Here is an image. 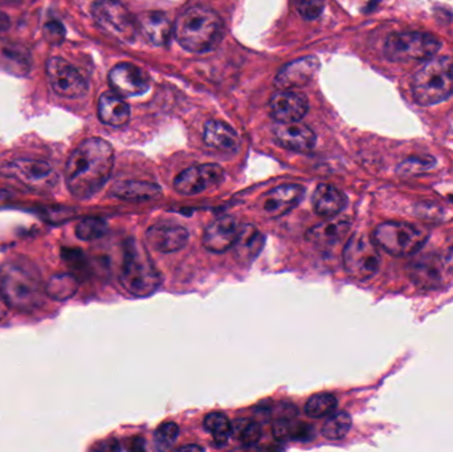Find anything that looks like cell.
<instances>
[{
  "instance_id": "8fae6325",
  "label": "cell",
  "mask_w": 453,
  "mask_h": 452,
  "mask_svg": "<svg viewBox=\"0 0 453 452\" xmlns=\"http://www.w3.org/2000/svg\"><path fill=\"white\" fill-rule=\"evenodd\" d=\"M47 76L53 92L60 97H84L89 90L85 77L64 58L52 57L48 60Z\"/></svg>"
},
{
  "instance_id": "d6986e66",
  "label": "cell",
  "mask_w": 453,
  "mask_h": 452,
  "mask_svg": "<svg viewBox=\"0 0 453 452\" xmlns=\"http://www.w3.org/2000/svg\"><path fill=\"white\" fill-rule=\"evenodd\" d=\"M274 138L281 148L308 153L316 145L317 137L311 127L298 122L280 124L274 127Z\"/></svg>"
},
{
  "instance_id": "2e32d148",
  "label": "cell",
  "mask_w": 453,
  "mask_h": 452,
  "mask_svg": "<svg viewBox=\"0 0 453 452\" xmlns=\"http://www.w3.org/2000/svg\"><path fill=\"white\" fill-rule=\"evenodd\" d=\"M309 103L305 96L290 89L274 93L269 101V111L272 117L280 124L298 122L308 113Z\"/></svg>"
},
{
  "instance_id": "d590c367",
  "label": "cell",
  "mask_w": 453,
  "mask_h": 452,
  "mask_svg": "<svg viewBox=\"0 0 453 452\" xmlns=\"http://www.w3.org/2000/svg\"><path fill=\"white\" fill-rule=\"evenodd\" d=\"M434 166H435V158H433V157H414V158L406 159L399 165L398 174H422V172L433 169Z\"/></svg>"
},
{
  "instance_id": "ffe728a7",
  "label": "cell",
  "mask_w": 453,
  "mask_h": 452,
  "mask_svg": "<svg viewBox=\"0 0 453 452\" xmlns=\"http://www.w3.org/2000/svg\"><path fill=\"white\" fill-rule=\"evenodd\" d=\"M137 27L151 44L166 45L172 37L174 27L170 23L169 18L162 12H145L138 16Z\"/></svg>"
},
{
  "instance_id": "60d3db41",
  "label": "cell",
  "mask_w": 453,
  "mask_h": 452,
  "mask_svg": "<svg viewBox=\"0 0 453 452\" xmlns=\"http://www.w3.org/2000/svg\"><path fill=\"white\" fill-rule=\"evenodd\" d=\"M203 451V448H201V446L196 445H188V446H183V448H180V451Z\"/></svg>"
},
{
  "instance_id": "603a6c76",
  "label": "cell",
  "mask_w": 453,
  "mask_h": 452,
  "mask_svg": "<svg viewBox=\"0 0 453 452\" xmlns=\"http://www.w3.org/2000/svg\"><path fill=\"white\" fill-rule=\"evenodd\" d=\"M111 195L127 202H146L158 199L161 188L156 183L145 180H122L111 188Z\"/></svg>"
},
{
  "instance_id": "5bb4252c",
  "label": "cell",
  "mask_w": 453,
  "mask_h": 452,
  "mask_svg": "<svg viewBox=\"0 0 453 452\" xmlns=\"http://www.w3.org/2000/svg\"><path fill=\"white\" fill-rule=\"evenodd\" d=\"M109 84L113 92L122 97L143 95L150 88L148 74L134 64L121 63L109 73Z\"/></svg>"
},
{
  "instance_id": "836d02e7",
  "label": "cell",
  "mask_w": 453,
  "mask_h": 452,
  "mask_svg": "<svg viewBox=\"0 0 453 452\" xmlns=\"http://www.w3.org/2000/svg\"><path fill=\"white\" fill-rule=\"evenodd\" d=\"M2 56L11 66H18L19 71L28 73L31 66L29 53L20 45L7 44L2 48Z\"/></svg>"
},
{
  "instance_id": "ac0fdd59",
  "label": "cell",
  "mask_w": 453,
  "mask_h": 452,
  "mask_svg": "<svg viewBox=\"0 0 453 452\" xmlns=\"http://www.w3.org/2000/svg\"><path fill=\"white\" fill-rule=\"evenodd\" d=\"M239 233L240 226L234 218H218L204 230L203 246L215 254H223L234 246Z\"/></svg>"
},
{
  "instance_id": "5b68a950",
  "label": "cell",
  "mask_w": 453,
  "mask_h": 452,
  "mask_svg": "<svg viewBox=\"0 0 453 452\" xmlns=\"http://www.w3.org/2000/svg\"><path fill=\"white\" fill-rule=\"evenodd\" d=\"M414 100L419 105H436L453 95V56L430 58L411 82Z\"/></svg>"
},
{
  "instance_id": "3957f363",
  "label": "cell",
  "mask_w": 453,
  "mask_h": 452,
  "mask_svg": "<svg viewBox=\"0 0 453 452\" xmlns=\"http://www.w3.org/2000/svg\"><path fill=\"white\" fill-rule=\"evenodd\" d=\"M173 32L180 47L188 52L206 53L222 42L225 24L215 11L196 5L178 16Z\"/></svg>"
},
{
  "instance_id": "b9f144b4",
  "label": "cell",
  "mask_w": 453,
  "mask_h": 452,
  "mask_svg": "<svg viewBox=\"0 0 453 452\" xmlns=\"http://www.w3.org/2000/svg\"><path fill=\"white\" fill-rule=\"evenodd\" d=\"M4 304H7V303H5V300L3 299L2 294H0V320H2L3 316H4L5 313Z\"/></svg>"
},
{
  "instance_id": "ab89813d",
  "label": "cell",
  "mask_w": 453,
  "mask_h": 452,
  "mask_svg": "<svg viewBox=\"0 0 453 452\" xmlns=\"http://www.w3.org/2000/svg\"><path fill=\"white\" fill-rule=\"evenodd\" d=\"M10 28V19L5 13L0 12V34Z\"/></svg>"
},
{
  "instance_id": "4fadbf2b",
  "label": "cell",
  "mask_w": 453,
  "mask_h": 452,
  "mask_svg": "<svg viewBox=\"0 0 453 452\" xmlns=\"http://www.w3.org/2000/svg\"><path fill=\"white\" fill-rule=\"evenodd\" d=\"M303 186L281 185L261 196L260 210L269 219H279L300 204L303 198Z\"/></svg>"
},
{
  "instance_id": "52a82bcc",
  "label": "cell",
  "mask_w": 453,
  "mask_h": 452,
  "mask_svg": "<svg viewBox=\"0 0 453 452\" xmlns=\"http://www.w3.org/2000/svg\"><path fill=\"white\" fill-rule=\"evenodd\" d=\"M0 175L16 180L35 193H50L58 183V172L42 159H13L0 166Z\"/></svg>"
},
{
  "instance_id": "7402d4cb",
  "label": "cell",
  "mask_w": 453,
  "mask_h": 452,
  "mask_svg": "<svg viewBox=\"0 0 453 452\" xmlns=\"http://www.w3.org/2000/svg\"><path fill=\"white\" fill-rule=\"evenodd\" d=\"M311 202L317 215L322 218H333L345 209L348 198L334 186L321 183L314 190Z\"/></svg>"
},
{
  "instance_id": "9c48e42d",
  "label": "cell",
  "mask_w": 453,
  "mask_h": 452,
  "mask_svg": "<svg viewBox=\"0 0 453 452\" xmlns=\"http://www.w3.org/2000/svg\"><path fill=\"white\" fill-rule=\"evenodd\" d=\"M342 257L346 273L354 280H369L380 270V252L375 244L362 234H356L349 239Z\"/></svg>"
},
{
  "instance_id": "44dd1931",
  "label": "cell",
  "mask_w": 453,
  "mask_h": 452,
  "mask_svg": "<svg viewBox=\"0 0 453 452\" xmlns=\"http://www.w3.org/2000/svg\"><path fill=\"white\" fill-rule=\"evenodd\" d=\"M98 119L109 126H124L130 119L129 105L116 92H105L98 101Z\"/></svg>"
},
{
  "instance_id": "30bf717a",
  "label": "cell",
  "mask_w": 453,
  "mask_h": 452,
  "mask_svg": "<svg viewBox=\"0 0 453 452\" xmlns=\"http://www.w3.org/2000/svg\"><path fill=\"white\" fill-rule=\"evenodd\" d=\"M92 15L101 28L124 42H134L137 34V21L132 13L117 0H96L92 5Z\"/></svg>"
},
{
  "instance_id": "4dcf8cb0",
  "label": "cell",
  "mask_w": 453,
  "mask_h": 452,
  "mask_svg": "<svg viewBox=\"0 0 453 452\" xmlns=\"http://www.w3.org/2000/svg\"><path fill=\"white\" fill-rule=\"evenodd\" d=\"M261 427L257 422L250 419H237L232 424L231 437L244 446L257 445L261 440Z\"/></svg>"
},
{
  "instance_id": "6da1fadb",
  "label": "cell",
  "mask_w": 453,
  "mask_h": 452,
  "mask_svg": "<svg viewBox=\"0 0 453 452\" xmlns=\"http://www.w3.org/2000/svg\"><path fill=\"white\" fill-rule=\"evenodd\" d=\"M114 166V150L103 138L80 143L66 161L65 183L74 198L90 199L108 183Z\"/></svg>"
},
{
  "instance_id": "f546056e",
  "label": "cell",
  "mask_w": 453,
  "mask_h": 452,
  "mask_svg": "<svg viewBox=\"0 0 453 452\" xmlns=\"http://www.w3.org/2000/svg\"><path fill=\"white\" fill-rule=\"evenodd\" d=\"M204 429L212 435L218 446H225L231 438L232 424L222 413H211L204 418Z\"/></svg>"
},
{
  "instance_id": "484cf974",
  "label": "cell",
  "mask_w": 453,
  "mask_h": 452,
  "mask_svg": "<svg viewBox=\"0 0 453 452\" xmlns=\"http://www.w3.org/2000/svg\"><path fill=\"white\" fill-rule=\"evenodd\" d=\"M204 142L220 151H234L239 148V135L226 122L211 119L204 126Z\"/></svg>"
},
{
  "instance_id": "d6a6232c",
  "label": "cell",
  "mask_w": 453,
  "mask_h": 452,
  "mask_svg": "<svg viewBox=\"0 0 453 452\" xmlns=\"http://www.w3.org/2000/svg\"><path fill=\"white\" fill-rule=\"evenodd\" d=\"M108 233V223L98 218L81 220L76 226V236L84 241H97Z\"/></svg>"
},
{
  "instance_id": "e575fe53",
  "label": "cell",
  "mask_w": 453,
  "mask_h": 452,
  "mask_svg": "<svg viewBox=\"0 0 453 452\" xmlns=\"http://www.w3.org/2000/svg\"><path fill=\"white\" fill-rule=\"evenodd\" d=\"M178 437H180V427H178V425L174 424V422H166V424H162L156 430L154 441H156L157 448L159 450H167V448H173V445L177 442Z\"/></svg>"
},
{
  "instance_id": "f1b7e54d",
  "label": "cell",
  "mask_w": 453,
  "mask_h": 452,
  "mask_svg": "<svg viewBox=\"0 0 453 452\" xmlns=\"http://www.w3.org/2000/svg\"><path fill=\"white\" fill-rule=\"evenodd\" d=\"M351 429V417L345 411L332 413L322 426V435L326 440L340 441L349 434Z\"/></svg>"
},
{
  "instance_id": "1f68e13d",
  "label": "cell",
  "mask_w": 453,
  "mask_h": 452,
  "mask_svg": "<svg viewBox=\"0 0 453 452\" xmlns=\"http://www.w3.org/2000/svg\"><path fill=\"white\" fill-rule=\"evenodd\" d=\"M337 405V398L334 395L321 393L309 398L305 405V413L311 418H322L334 413Z\"/></svg>"
},
{
  "instance_id": "8992f818",
  "label": "cell",
  "mask_w": 453,
  "mask_h": 452,
  "mask_svg": "<svg viewBox=\"0 0 453 452\" xmlns=\"http://www.w3.org/2000/svg\"><path fill=\"white\" fill-rule=\"evenodd\" d=\"M441 48V40L427 32H398L388 37L383 52L391 63L407 64L430 60Z\"/></svg>"
},
{
  "instance_id": "f35d334b",
  "label": "cell",
  "mask_w": 453,
  "mask_h": 452,
  "mask_svg": "<svg viewBox=\"0 0 453 452\" xmlns=\"http://www.w3.org/2000/svg\"><path fill=\"white\" fill-rule=\"evenodd\" d=\"M143 446H145V441L140 440V438H134L130 443L129 450L133 451H142Z\"/></svg>"
},
{
  "instance_id": "7a4b0ae2",
  "label": "cell",
  "mask_w": 453,
  "mask_h": 452,
  "mask_svg": "<svg viewBox=\"0 0 453 452\" xmlns=\"http://www.w3.org/2000/svg\"><path fill=\"white\" fill-rule=\"evenodd\" d=\"M0 294L8 307L31 313L42 304L47 291L36 265L26 257H15L0 267Z\"/></svg>"
},
{
  "instance_id": "cb8c5ba5",
  "label": "cell",
  "mask_w": 453,
  "mask_h": 452,
  "mask_svg": "<svg viewBox=\"0 0 453 452\" xmlns=\"http://www.w3.org/2000/svg\"><path fill=\"white\" fill-rule=\"evenodd\" d=\"M265 239L260 230L252 225H245L240 227L239 236H237L236 243L232 247L234 257L240 263H252L256 257L260 255L263 249Z\"/></svg>"
},
{
  "instance_id": "7c38bea8",
  "label": "cell",
  "mask_w": 453,
  "mask_h": 452,
  "mask_svg": "<svg viewBox=\"0 0 453 452\" xmlns=\"http://www.w3.org/2000/svg\"><path fill=\"white\" fill-rule=\"evenodd\" d=\"M226 172L217 164L198 165L183 170L174 180V188L182 195H199L217 188L225 180Z\"/></svg>"
},
{
  "instance_id": "8d00e7d4",
  "label": "cell",
  "mask_w": 453,
  "mask_h": 452,
  "mask_svg": "<svg viewBox=\"0 0 453 452\" xmlns=\"http://www.w3.org/2000/svg\"><path fill=\"white\" fill-rule=\"evenodd\" d=\"M296 10L305 20H316L321 16L326 0H293Z\"/></svg>"
},
{
  "instance_id": "83f0119b",
  "label": "cell",
  "mask_w": 453,
  "mask_h": 452,
  "mask_svg": "<svg viewBox=\"0 0 453 452\" xmlns=\"http://www.w3.org/2000/svg\"><path fill=\"white\" fill-rule=\"evenodd\" d=\"M79 289V280L71 273H60L50 279V283L45 284V291L48 296L58 302L71 299Z\"/></svg>"
},
{
  "instance_id": "4316f807",
  "label": "cell",
  "mask_w": 453,
  "mask_h": 452,
  "mask_svg": "<svg viewBox=\"0 0 453 452\" xmlns=\"http://www.w3.org/2000/svg\"><path fill=\"white\" fill-rule=\"evenodd\" d=\"M293 417L290 416V413H287L280 418H276V421L273 422L274 438L280 442H285V441L305 442V441L311 440L313 437V429L306 424L296 422Z\"/></svg>"
},
{
  "instance_id": "d4e9b609",
  "label": "cell",
  "mask_w": 453,
  "mask_h": 452,
  "mask_svg": "<svg viewBox=\"0 0 453 452\" xmlns=\"http://www.w3.org/2000/svg\"><path fill=\"white\" fill-rule=\"evenodd\" d=\"M350 231V223L345 219H329L314 226L306 233V239L322 247L334 246L346 238Z\"/></svg>"
},
{
  "instance_id": "74e56055",
  "label": "cell",
  "mask_w": 453,
  "mask_h": 452,
  "mask_svg": "<svg viewBox=\"0 0 453 452\" xmlns=\"http://www.w3.org/2000/svg\"><path fill=\"white\" fill-rule=\"evenodd\" d=\"M65 36V29L61 26L60 21H50L45 26V37L52 44H58Z\"/></svg>"
},
{
  "instance_id": "e0dca14e",
  "label": "cell",
  "mask_w": 453,
  "mask_h": 452,
  "mask_svg": "<svg viewBox=\"0 0 453 452\" xmlns=\"http://www.w3.org/2000/svg\"><path fill=\"white\" fill-rule=\"evenodd\" d=\"M319 61L316 56H306L287 64L277 73L274 84L281 89H293L308 85L319 72Z\"/></svg>"
},
{
  "instance_id": "ba28073f",
  "label": "cell",
  "mask_w": 453,
  "mask_h": 452,
  "mask_svg": "<svg viewBox=\"0 0 453 452\" xmlns=\"http://www.w3.org/2000/svg\"><path fill=\"white\" fill-rule=\"evenodd\" d=\"M375 243L393 257H411L422 249L427 235L410 223L386 222L374 231Z\"/></svg>"
},
{
  "instance_id": "277c9868",
  "label": "cell",
  "mask_w": 453,
  "mask_h": 452,
  "mask_svg": "<svg viewBox=\"0 0 453 452\" xmlns=\"http://www.w3.org/2000/svg\"><path fill=\"white\" fill-rule=\"evenodd\" d=\"M119 281L130 295L137 297L151 296L161 287L162 278L158 270L145 247L135 239H129L125 243Z\"/></svg>"
},
{
  "instance_id": "9a60e30c",
  "label": "cell",
  "mask_w": 453,
  "mask_h": 452,
  "mask_svg": "<svg viewBox=\"0 0 453 452\" xmlns=\"http://www.w3.org/2000/svg\"><path fill=\"white\" fill-rule=\"evenodd\" d=\"M146 241L154 251L173 254L185 249L188 241V231L177 223H157L149 228Z\"/></svg>"
}]
</instances>
